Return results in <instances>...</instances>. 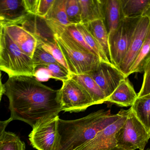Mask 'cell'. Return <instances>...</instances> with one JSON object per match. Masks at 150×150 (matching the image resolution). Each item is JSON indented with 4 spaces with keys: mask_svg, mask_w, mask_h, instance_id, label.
I'll use <instances>...</instances> for the list:
<instances>
[{
    "mask_svg": "<svg viewBox=\"0 0 150 150\" xmlns=\"http://www.w3.org/2000/svg\"><path fill=\"white\" fill-rule=\"evenodd\" d=\"M34 77L39 82H47L52 78L49 71L43 67H38L35 69Z\"/></svg>",
    "mask_w": 150,
    "mask_h": 150,
    "instance_id": "33",
    "label": "cell"
},
{
    "mask_svg": "<svg viewBox=\"0 0 150 150\" xmlns=\"http://www.w3.org/2000/svg\"><path fill=\"white\" fill-rule=\"evenodd\" d=\"M40 45L42 47L45 51L49 53L59 63L62 65L69 71L68 68L65 58L55 40L53 41H47Z\"/></svg>",
    "mask_w": 150,
    "mask_h": 150,
    "instance_id": "28",
    "label": "cell"
},
{
    "mask_svg": "<svg viewBox=\"0 0 150 150\" xmlns=\"http://www.w3.org/2000/svg\"><path fill=\"white\" fill-rule=\"evenodd\" d=\"M62 87L59 90L58 100L62 111L79 112L95 105L86 91L77 82L70 77L62 82Z\"/></svg>",
    "mask_w": 150,
    "mask_h": 150,
    "instance_id": "8",
    "label": "cell"
},
{
    "mask_svg": "<svg viewBox=\"0 0 150 150\" xmlns=\"http://www.w3.org/2000/svg\"><path fill=\"white\" fill-rule=\"evenodd\" d=\"M4 92H5V90H4V84L2 82L1 74L0 71V105H1V100L3 95L4 94Z\"/></svg>",
    "mask_w": 150,
    "mask_h": 150,
    "instance_id": "36",
    "label": "cell"
},
{
    "mask_svg": "<svg viewBox=\"0 0 150 150\" xmlns=\"http://www.w3.org/2000/svg\"><path fill=\"white\" fill-rule=\"evenodd\" d=\"M150 60V27L144 42L132 63L129 75L134 73H142L146 64Z\"/></svg>",
    "mask_w": 150,
    "mask_h": 150,
    "instance_id": "22",
    "label": "cell"
},
{
    "mask_svg": "<svg viewBox=\"0 0 150 150\" xmlns=\"http://www.w3.org/2000/svg\"><path fill=\"white\" fill-rule=\"evenodd\" d=\"M10 122L11 120L9 119L4 121H0V135L5 131L7 126Z\"/></svg>",
    "mask_w": 150,
    "mask_h": 150,
    "instance_id": "35",
    "label": "cell"
},
{
    "mask_svg": "<svg viewBox=\"0 0 150 150\" xmlns=\"http://www.w3.org/2000/svg\"><path fill=\"white\" fill-rule=\"evenodd\" d=\"M124 18L141 16L150 9V0H120Z\"/></svg>",
    "mask_w": 150,
    "mask_h": 150,
    "instance_id": "21",
    "label": "cell"
},
{
    "mask_svg": "<svg viewBox=\"0 0 150 150\" xmlns=\"http://www.w3.org/2000/svg\"><path fill=\"white\" fill-rule=\"evenodd\" d=\"M124 18L120 0H105V23L108 34L117 28Z\"/></svg>",
    "mask_w": 150,
    "mask_h": 150,
    "instance_id": "19",
    "label": "cell"
},
{
    "mask_svg": "<svg viewBox=\"0 0 150 150\" xmlns=\"http://www.w3.org/2000/svg\"><path fill=\"white\" fill-rule=\"evenodd\" d=\"M150 138L149 131L129 108L125 122L116 134L117 146L124 150H144Z\"/></svg>",
    "mask_w": 150,
    "mask_h": 150,
    "instance_id": "7",
    "label": "cell"
},
{
    "mask_svg": "<svg viewBox=\"0 0 150 150\" xmlns=\"http://www.w3.org/2000/svg\"><path fill=\"white\" fill-rule=\"evenodd\" d=\"M141 17L125 18L117 28L108 34L111 62L118 68L128 50Z\"/></svg>",
    "mask_w": 150,
    "mask_h": 150,
    "instance_id": "6",
    "label": "cell"
},
{
    "mask_svg": "<svg viewBox=\"0 0 150 150\" xmlns=\"http://www.w3.org/2000/svg\"><path fill=\"white\" fill-rule=\"evenodd\" d=\"M144 75L142 85L140 92L138 93V97H142L150 93V60L144 68Z\"/></svg>",
    "mask_w": 150,
    "mask_h": 150,
    "instance_id": "31",
    "label": "cell"
},
{
    "mask_svg": "<svg viewBox=\"0 0 150 150\" xmlns=\"http://www.w3.org/2000/svg\"><path fill=\"white\" fill-rule=\"evenodd\" d=\"M146 150H150V148H149V149H147Z\"/></svg>",
    "mask_w": 150,
    "mask_h": 150,
    "instance_id": "39",
    "label": "cell"
},
{
    "mask_svg": "<svg viewBox=\"0 0 150 150\" xmlns=\"http://www.w3.org/2000/svg\"><path fill=\"white\" fill-rule=\"evenodd\" d=\"M66 3L67 0H55L52 7L44 18L63 26L71 24L66 13Z\"/></svg>",
    "mask_w": 150,
    "mask_h": 150,
    "instance_id": "23",
    "label": "cell"
},
{
    "mask_svg": "<svg viewBox=\"0 0 150 150\" xmlns=\"http://www.w3.org/2000/svg\"><path fill=\"white\" fill-rule=\"evenodd\" d=\"M39 0H24L25 7L29 14L37 15Z\"/></svg>",
    "mask_w": 150,
    "mask_h": 150,
    "instance_id": "34",
    "label": "cell"
},
{
    "mask_svg": "<svg viewBox=\"0 0 150 150\" xmlns=\"http://www.w3.org/2000/svg\"><path fill=\"white\" fill-rule=\"evenodd\" d=\"M21 26L32 34L39 44H42L55 40L53 32L47 25L44 18L29 14L21 24Z\"/></svg>",
    "mask_w": 150,
    "mask_h": 150,
    "instance_id": "13",
    "label": "cell"
},
{
    "mask_svg": "<svg viewBox=\"0 0 150 150\" xmlns=\"http://www.w3.org/2000/svg\"><path fill=\"white\" fill-rule=\"evenodd\" d=\"M4 27V26L0 22V43H1V38L2 34Z\"/></svg>",
    "mask_w": 150,
    "mask_h": 150,
    "instance_id": "37",
    "label": "cell"
},
{
    "mask_svg": "<svg viewBox=\"0 0 150 150\" xmlns=\"http://www.w3.org/2000/svg\"><path fill=\"white\" fill-rule=\"evenodd\" d=\"M150 27V9L142 16L136 27L128 50L118 69L126 77L138 52L140 51Z\"/></svg>",
    "mask_w": 150,
    "mask_h": 150,
    "instance_id": "10",
    "label": "cell"
},
{
    "mask_svg": "<svg viewBox=\"0 0 150 150\" xmlns=\"http://www.w3.org/2000/svg\"><path fill=\"white\" fill-rule=\"evenodd\" d=\"M55 0H39L36 16L45 18L52 7Z\"/></svg>",
    "mask_w": 150,
    "mask_h": 150,
    "instance_id": "32",
    "label": "cell"
},
{
    "mask_svg": "<svg viewBox=\"0 0 150 150\" xmlns=\"http://www.w3.org/2000/svg\"><path fill=\"white\" fill-rule=\"evenodd\" d=\"M4 27L14 43L25 54L32 58L38 43L36 38L21 26L11 25Z\"/></svg>",
    "mask_w": 150,
    "mask_h": 150,
    "instance_id": "14",
    "label": "cell"
},
{
    "mask_svg": "<svg viewBox=\"0 0 150 150\" xmlns=\"http://www.w3.org/2000/svg\"><path fill=\"white\" fill-rule=\"evenodd\" d=\"M29 14L24 0H0V22L4 26L21 25Z\"/></svg>",
    "mask_w": 150,
    "mask_h": 150,
    "instance_id": "12",
    "label": "cell"
},
{
    "mask_svg": "<svg viewBox=\"0 0 150 150\" xmlns=\"http://www.w3.org/2000/svg\"><path fill=\"white\" fill-rule=\"evenodd\" d=\"M121 114V110L113 114L111 113L110 110H100L77 119L64 120L59 119V150L76 149L118 119Z\"/></svg>",
    "mask_w": 150,
    "mask_h": 150,
    "instance_id": "2",
    "label": "cell"
},
{
    "mask_svg": "<svg viewBox=\"0 0 150 150\" xmlns=\"http://www.w3.org/2000/svg\"><path fill=\"white\" fill-rule=\"evenodd\" d=\"M84 25L98 41L108 60L112 63L108 42V33L105 20L99 19Z\"/></svg>",
    "mask_w": 150,
    "mask_h": 150,
    "instance_id": "17",
    "label": "cell"
},
{
    "mask_svg": "<svg viewBox=\"0 0 150 150\" xmlns=\"http://www.w3.org/2000/svg\"><path fill=\"white\" fill-rule=\"evenodd\" d=\"M81 12V23L95 20L105 21V0H78Z\"/></svg>",
    "mask_w": 150,
    "mask_h": 150,
    "instance_id": "16",
    "label": "cell"
},
{
    "mask_svg": "<svg viewBox=\"0 0 150 150\" xmlns=\"http://www.w3.org/2000/svg\"><path fill=\"white\" fill-rule=\"evenodd\" d=\"M104 150H123V149H121V148H120V147H115L114 148H112V149H105Z\"/></svg>",
    "mask_w": 150,
    "mask_h": 150,
    "instance_id": "38",
    "label": "cell"
},
{
    "mask_svg": "<svg viewBox=\"0 0 150 150\" xmlns=\"http://www.w3.org/2000/svg\"><path fill=\"white\" fill-rule=\"evenodd\" d=\"M0 70L7 73L9 77H34L35 71L32 59L14 43L4 27L0 43Z\"/></svg>",
    "mask_w": 150,
    "mask_h": 150,
    "instance_id": "4",
    "label": "cell"
},
{
    "mask_svg": "<svg viewBox=\"0 0 150 150\" xmlns=\"http://www.w3.org/2000/svg\"><path fill=\"white\" fill-rule=\"evenodd\" d=\"M45 20L53 32L54 39L65 58L70 75L88 74L97 69L100 60L94 53L75 41L64 31L63 26Z\"/></svg>",
    "mask_w": 150,
    "mask_h": 150,
    "instance_id": "3",
    "label": "cell"
},
{
    "mask_svg": "<svg viewBox=\"0 0 150 150\" xmlns=\"http://www.w3.org/2000/svg\"><path fill=\"white\" fill-rule=\"evenodd\" d=\"M105 93L107 100L115 90L120 82L127 78L112 63L100 61L96 70L88 74Z\"/></svg>",
    "mask_w": 150,
    "mask_h": 150,
    "instance_id": "11",
    "label": "cell"
},
{
    "mask_svg": "<svg viewBox=\"0 0 150 150\" xmlns=\"http://www.w3.org/2000/svg\"><path fill=\"white\" fill-rule=\"evenodd\" d=\"M83 38L86 45L93 51L95 55L99 58L100 61L109 63L102 51V49L95 38L92 36L86 26L83 24L76 25Z\"/></svg>",
    "mask_w": 150,
    "mask_h": 150,
    "instance_id": "25",
    "label": "cell"
},
{
    "mask_svg": "<svg viewBox=\"0 0 150 150\" xmlns=\"http://www.w3.org/2000/svg\"><path fill=\"white\" fill-rule=\"evenodd\" d=\"M130 108L137 118L149 132L150 129V93L138 97Z\"/></svg>",
    "mask_w": 150,
    "mask_h": 150,
    "instance_id": "20",
    "label": "cell"
},
{
    "mask_svg": "<svg viewBox=\"0 0 150 150\" xmlns=\"http://www.w3.org/2000/svg\"><path fill=\"white\" fill-rule=\"evenodd\" d=\"M63 29L77 43L81 45L85 49L94 53L91 48L86 45L83 36L79 31L78 30L76 25L70 24L67 26H63Z\"/></svg>",
    "mask_w": 150,
    "mask_h": 150,
    "instance_id": "30",
    "label": "cell"
},
{
    "mask_svg": "<svg viewBox=\"0 0 150 150\" xmlns=\"http://www.w3.org/2000/svg\"><path fill=\"white\" fill-rule=\"evenodd\" d=\"M121 111V114L118 119L74 150H104L117 147L116 134L125 122L128 112V110Z\"/></svg>",
    "mask_w": 150,
    "mask_h": 150,
    "instance_id": "9",
    "label": "cell"
},
{
    "mask_svg": "<svg viewBox=\"0 0 150 150\" xmlns=\"http://www.w3.org/2000/svg\"><path fill=\"white\" fill-rule=\"evenodd\" d=\"M66 13L71 24L81 23V12L78 0H67Z\"/></svg>",
    "mask_w": 150,
    "mask_h": 150,
    "instance_id": "27",
    "label": "cell"
},
{
    "mask_svg": "<svg viewBox=\"0 0 150 150\" xmlns=\"http://www.w3.org/2000/svg\"><path fill=\"white\" fill-rule=\"evenodd\" d=\"M4 86L12 120L21 121L32 127L40 119L62 111L59 90L43 84L34 77H9Z\"/></svg>",
    "mask_w": 150,
    "mask_h": 150,
    "instance_id": "1",
    "label": "cell"
},
{
    "mask_svg": "<svg viewBox=\"0 0 150 150\" xmlns=\"http://www.w3.org/2000/svg\"><path fill=\"white\" fill-rule=\"evenodd\" d=\"M32 59L35 69L47 64L59 63L49 53L42 47L40 44L38 43Z\"/></svg>",
    "mask_w": 150,
    "mask_h": 150,
    "instance_id": "26",
    "label": "cell"
},
{
    "mask_svg": "<svg viewBox=\"0 0 150 150\" xmlns=\"http://www.w3.org/2000/svg\"><path fill=\"white\" fill-rule=\"evenodd\" d=\"M149 135H150V129L149 130Z\"/></svg>",
    "mask_w": 150,
    "mask_h": 150,
    "instance_id": "40",
    "label": "cell"
},
{
    "mask_svg": "<svg viewBox=\"0 0 150 150\" xmlns=\"http://www.w3.org/2000/svg\"><path fill=\"white\" fill-rule=\"evenodd\" d=\"M59 114H53L36 122L29 135V141L33 148L38 150H59Z\"/></svg>",
    "mask_w": 150,
    "mask_h": 150,
    "instance_id": "5",
    "label": "cell"
},
{
    "mask_svg": "<svg viewBox=\"0 0 150 150\" xmlns=\"http://www.w3.org/2000/svg\"><path fill=\"white\" fill-rule=\"evenodd\" d=\"M138 97L134 87L127 78L122 80L107 102L122 107L132 106Z\"/></svg>",
    "mask_w": 150,
    "mask_h": 150,
    "instance_id": "15",
    "label": "cell"
},
{
    "mask_svg": "<svg viewBox=\"0 0 150 150\" xmlns=\"http://www.w3.org/2000/svg\"><path fill=\"white\" fill-rule=\"evenodd\" d=\"M0 150H25V144L15 133L5 130L0 135Z\"/></svg>",
    "mask_w": 150,
    "mask_h": 150,
    "instance_id": "24",
    "label": "cell"
},
{
    "mask_svg": "<svg viewBox=\"0 0 150 150\" xmlns=\"http://www.w3.org/2000/svg\"><path fill=\"white\" fill-rule=\"evenodd\" d=\"M70 77L79 84L86 91L95 105L107 102L105 95L92 77L88 74L70 75Z\"/></svg>",
    "mask_w": 150,
    "mask_h": 150,
    "instance_id": "18",
    "label": "cell"
},
{
    "mask_svg": "<svg viewBox=\"0 0 150 150\" xmlns=\"http://www.w3.org/2000/svg\"><path fill=\"white\" fill-rule=\"evenodd\" d=\"M50 72L52 78L63 81L70 78L69 71L60 63H52L43 66Z\"/></svg>",
    "mask_w": 150,
    "mask_h": 150,
    "instance_id": "29",
    "label": "cell"
}]
</instances>
